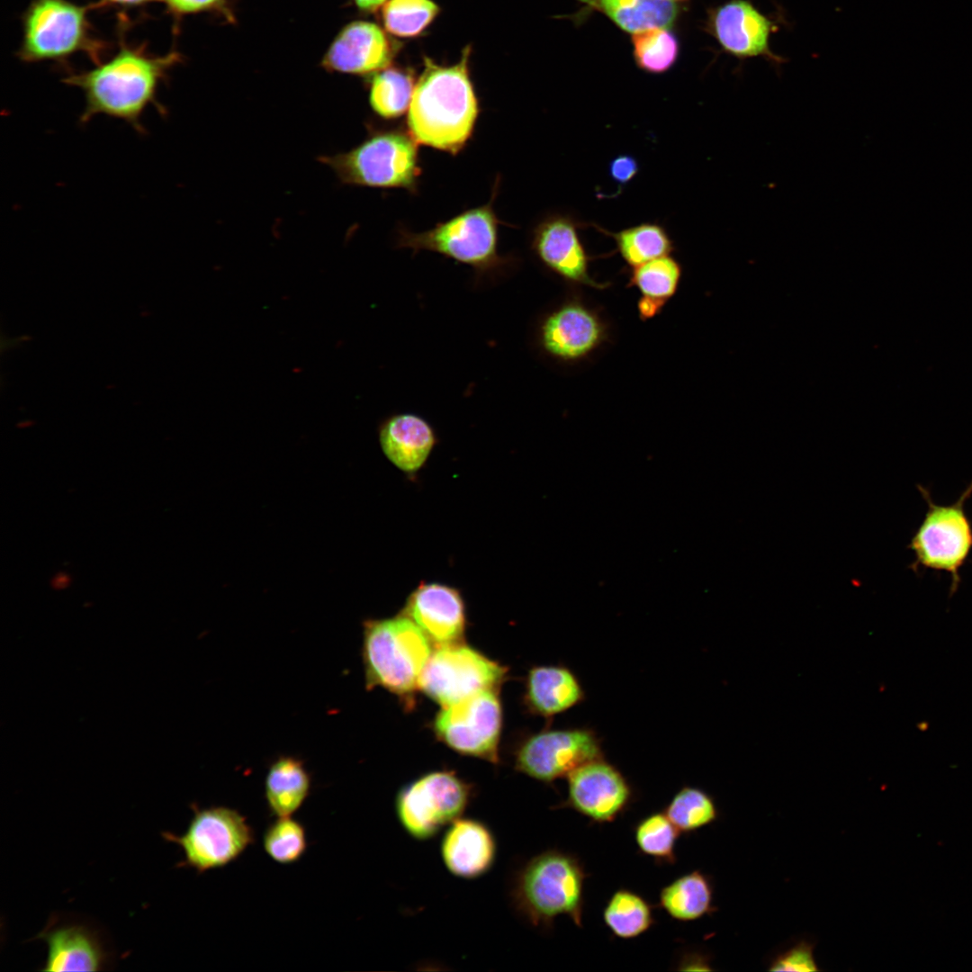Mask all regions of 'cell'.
I'll return each mask as SVG.
<instances>
[{"instance_id":"6da1fadb","label":"cell","mask_w":972,"mask_h":972,"mask_svg":"<svg viewBox=\"0 0 972 972\" xmlns=\"http://www.w3.org/2000/svg\"><path fill=\"white\" fill-rule=\"evenodd\" d=\"M120 36L119 48L112 57L91 69L72 71L63 81L79 88L84 94L80 123H87L96 115H106L144 133L141 118L149 106L161 114L166 113L157 95L172 67L179 62L180 54L171 51L162 56L153 55L145 44H130L122 39V34Z\"/></svg>"},{"instance_id":"7a4b0ae2","label":"cell","mask_w":972,"mask_h":972,"mask_svg":"<svg viewBox=\"0 0 972 972\" xmlns=\"http://www.w3.org/2000/svg\"><path fill=\"white\" fill-rule=\"evenodd\" d=\"M471 46L460 60L442 66L424 58L408 110V131L418 144L457 154L471 138L479 103L470 77Z\"/></svg>"},{"instance_id":"3957f363","label":"cell","mask_w":972,"mask_h":972,"mask_svg":"<svg viewBox=\"0 0 972 972\" xmlns=\"http://www.w3.org/2000/svg\"><path fill=\"white\" fill-rule=\"evenodd\" d=\"M589 875L575 855L547 850L518 872L511 890L518 912L532 925L548 929L559 915L582 927L584 883Z\"/></svg>"},{"instance_id":"277c9868","label":"cell","mask_w":972,"mask_h":972,"mask_svg":"<svg viewBox=\"0 0 972 972\" xmlns=\"http://www.w3.org/2000/svg\"><path fill=\"white\" fill-rule=\"evenodd\" d=\"M430 640L408 616L400 613L363 623L362 661L366 689L380 687L400 697L417 688L432 652Z\"/></svg>"},{"instance_id":"5b68a950","label":"cell","mask_w":972,"mask_h":972,"mask_svg":"<svg viewBox=\"0 0 972 972\" xmlns=\"http://www.w3.org/2000/svg\"><path fill=\"white\" fill-rule=\"evenodd\" d=\"M93 4L70 0H32L21 16L22 40L16 56L23 62L64 64L72 56L86 54L95 64L103 60L109 43L94 33L88 13Z\"/></svg>"},{"instance_id":"8992f818","label":"cell","mask_w":972,"mask_h":972,"mask_svg":"<svg viewBox=\"0 0 972 972\" xmlns=\"http://www.w3.org/2000/svg\"><path fill=\"white\" fill-rule=\"evenodd\" d=\"M418 145L408 130L373 126L353 148L318 159L344 184L416 192L421 173Z\"/></svg>"},{"instance_id":"52a82bcc","label":"cell","mask_w":972,"mask_h":972,"mask_svg":"<svg viewBox=\"0 0 972 972\" xmlns=\"http://www.w3.org/2000/svg\"><path fill=\"white\" fill-rule=\"evenodd\" d=\"M496 186L490 201L467 210L433 229L423 232L400 230L397 246L413 252L439 253L466 264L478 274H487L502 267L507 260L499 255V220L493 209Z\"/></svg>"},{"instance_id":"ba28073f","label":"cell","mask_w":972,"mask_h":972,"mask_svg":"<svg viewBox=\"0 0 972 972\" xmlns=\"http://www.w3.org/2000/svg\"><path fill=\"white\" fill-rule=\"evenodd\" d=\"M917 487L928 509L907 546L915 554L910 568L914 572L925 568L950 573L953 593L960 582L959 570L972 551V523L964 508L972 495V482L958 500L948 506L935 504L927 489Z\"/></svg>"},{"instance_id":"9c48e42d","label":"cell","mask_w":972,"mask_h":972,"mask_svg":"<svg viewBox=\"0 0 972 972\" xmlns=\"http://www.w3.org/2000/svg\"><path fill=\"white\" fill-rule=\"evenodd\" d=\"M191 808L194 814L183 834L162 832L165 840L183 850L179 867L194 868L199 874L221 868L255 842L253 828L237 809L224 806L200 808L196 804Z\"/></svg>"},{"instance_id":"30bf717a","label":"cell","mask_w":972,"mask_h":972,"mask_svg":"<svg viewBox=\"0 0 972 972\" xmlns=\"http://www.w3.org/2000/svg\"><path fill=\"white\" fill-rule=\"evenodd\" d=\"M471 795L470 785L454 771H431L398 792L397 817L410 836L427 840L460 817Z\"/></svg>"},{"instance_id":"8fae6325","label":"cell","mask_w":972,"mask_h":972,"mask_svg":"<svg viewBox=\"0 0 972 972\" xmlns=\"http://www.w3.org/2000/svg\"><path fill=\"white\" fill-rule=\"evenodd\" d=\"M507 669L476 649L460 643L432 652L418 680V688L441 706L476 692L497 689Z\"/></svg>"},{"instance_id":"7c38bea8","label":"cell","mask_w":972,"mask_h":972,"mask_svg":"<svg viewBox=\"0 0 972 972\" xmlns=\"http://www.w3.org/2000/svg\"><path fill=\"white\" fill-rule=\"evenodd\" d=\"M502 707L497 689L476 692L442 706L433 721L437 739L467 756L498 761Z\"/></svg>"},{"instance_id":"4fadbf2b","label":"cell","mask_w":972,"mask_h":972,"mask_svg":"<svg viewBox=\"0 0 972 972\" xmlns=\"http://www.w3.org/2000/svg\"><path fill=\"white\" fill-rule=\"evenodd\" d=\"M602 742L589 727L544 729L531 734L515 752L518 771L544 783L566 778L581 764L603 757Z\"/></svg>"},{"instance_id":"5bb4252c","label":"cell","mask_w":972,"mask_h":972,"mask_svg":"<svg viewBox=\"0 0 972 972\" xmlns=\"http://www.w3.org/2000/svg\"><path fill=\"white\" fill-rule=\"evenodd\" d=\"M566 778L567 797L557 807L573 809L593 823L615 821L634 799L628 779L604 756L581 764Z\"/></svg>"},{"instance_id":"9a60e30c","label":"cell","mask_w":972,"mask_h":972,"mask_svg":"<svg viewBox=\"0 0 972 972\" xmlns=\"http://www.w3.org/2000/svg\"><path fill=\"white\" fill-rule=\"evenodd\" d=\"M778 29L776 22L750 0H728L707 10L706 31L722 50L742 60L763 58L776 65L784 63L770 46Z\"/></svg>"},{"instance_id":"2e32d148","label":"cell","mask_w":972,"mask_h":972,"mask_svg":"<svg viewBox=\"0 0 972 972\" xmlns=\"http://www.w3.org/2000/svg\"><path fill=\"white\" fill-rule=\"evenodd\" d=\"M583 227H588V222L580 220L572 214L549 213L533 229L532 250L548 270L564 281L605 289L608 284L597 282L590 274L591 256L587 253L580 236Z\"/></svg>"},{"instance_id":"e0dca14e","label":"cell","mask_w":972,"mask_h":972,"mask_svg":"<svg viewBox=\"0 0 972 972\" xmlns=\"http://www.w3.org/2000/svg\"><path fill=\"white\" fill-rule=\"evenodd\" d=\"M607 338L608 328L598 311L576 299L550 312L540 328L542 348L562 362L587 358Z\"/></svg>"},{"instance_id":"ac0fdd59","label":"cell","mask_w":972,"mask_h":972,"mask_svg":"<svg viewBox=\"0 0 972 972\" xmlns=\"http://www.w3.org/2000/svg\"><path fill=\"white\" fill-rule=\"evenodd\" d=\"M400 613L437 646L460 643L464 634L465 605L454 587L437 582L421 583L410 594Z\"/></svg>"},{"instance_id":"d6986e66","label":"cell","mask_w":972,"mask_h":972,"mask_svg":"<svg viewBox=\"0 0 972 972\" xmlns=\"http://www.w3.org/2000/svg\"><path fill=\"white\" fill-rule=\"evenodd\" d=\"M37 939L48 946L42 971H100L110 953L99 932L78 922H51Z\"/></svg>"},{"instance_id":"ffe728a7","label":"cell","mask_w":972,"mask_h":972,"mask_svg":"<svg viewBox=\"0 0 972 972\" xmlns=\"http://www.w3.org/2000/svg\"><path fill=\"white\" fill-rule=\"evenodd\" d=\"M395 47L377 24L356 21L340 31L328 50L323 65L329 70L368 75L387 68Z\"/></svg>"},{"instance_id":"44dd1931","label":"cell","mask_w":972,"mask_h":972,"mask_svg":"<svg viewBox=\"0 0 972 972\" xmlns=\"http://www.w3.org/2000/svg\"><path fill=\"white\" fill-rule=\"evenodd\" d=\"M496 842L490 830L472 818H457L441 842V856L454 876L472 879L488 872L496 858Z\"/></svg>"},{"instance_id":"7402d4cb","label":"cell","mask_w":972,"mask_h":972,"mask_svg":"<svg viewBox=\"0 0 972 972\" xmlns=\"http://www.w3.org/2000/svg\"><path fill=\"white\" fill-rule=\"evenodd\" d=\"M585 698L580 679L563 664L534 666L527 672L524 703L533 715L552 719L581 704Z\"/></svg>"},{"instance_id":"603a6c76","label":"cell","mask_w":972,"mask_h":972,"mask_svg":"<svg viewBox=\"0 0 972 972\" xmlns=\"http://www.w3.org/2000/svg\"><path fill=\"white\" fill-rule=\"evenodd\" d=\"M379 441L392 464L412 473L425 464L436 438L425 419L415 414L403 413L389 418L381 425Z\"/></svg>"},{"instance_id":"cb8c5ba5","label":"cell","mask_w":972,"mask_h":972,"mask_svg":"<svg viewBox=\"0 0 972 972\" xmlns=\"http://www.w3.org/2000/svg\"><path fill=\"white\" fill-rule=\"evenodd\" d=\"M310 789L311 777L302 759L281 755L269 765L265 797L273 816H292L302 806Z\"/></svg>"},{"instance_id":"d4e9b609","label":"cell","mask_w":972,"mask_h":972,"mask_svg":"<svg viewBox=\"0 0 972 972\" xmlns=\"http://www.w3.org/2000/svg\"><path fill=\"white\" fill-rule=\"evenodd\" d=\"M606 15L619 29L632 34L675 24L682 5L670 0H578Z\"/></svg>"},{"instance_id":"484cf974","label":"cell","mask_w":972,"mask_h":972,"mask_svg":"<svg viewBox=\"0 0 972 972\" xmlns=\"http://www.w3.org/2000/svg\"><path fill=\"white\" fill-rule=\"evenodd\" d=\"M682 274L680 264L670 256L648 261L632 268L628 287L640 292L639 317L646 320L659 314L675 294Z\"/></svg>"},{"instance_id":"4316f807","label":"cell","mask_w":972,"mask_h":972,"mask_svg":"<svg viewBox=\"0 0 972 972\" xmlns=\"http://www.w3.org/2000/svg\"><path fill=\"white\" fill-rule=\"evenodd\" d=\"M659 906L672 919L691 922L716 911L712 878L700 870L686 873L662 888Z\"/></svg>"},{"instance_id":"83f0119b","label":"cell","mask_w":972,"mask_h":972,"mask_svg":"<svg viewBox=\"0 0 972 972\" xmlns=\"http://www.w3.org/2000/svg\"><path fill=\"white\" fill-rule=\"evenodd\" d=\"M590 225L615 241L617 252L631 268L670 256L675 250L667 229L659 222H643L615 232L597 224Z\"/></svg>"},{"instance_id":"f1b7e54d","label":"cell","mask_w":972,"mask_h":972,"mask_svg":"<svg viewBox=\"0 0 972 972\" xmlns=\"http://www.w3.org/2000/svg\"><path fill=\"white\" fill-rule=\"evenodd\" d=\"M416 82L414 74L402 68H385L374 75L369 86V104L382 119L400 117L410 107Z\"/></svg>"},{"instance_id":"f546056e","label":"cell","mask_w":972,"mask_h":972,"mask_svg":"<svg viewBox=\"0 0 972 972\" xmlns=\"http://www.w3.org/2000/svg\"><path fill=\"white\" fill-rule=\"evenodd\" d=\"M602 916L613 935L625 940L644 934L655 922L652 906L641 895L626 888L613 893Z\"/></svg>"},{"instance_id":"4dcf8cb0","label":"cell","mask_w":972,"mask_h":972,"mask_svg":"<svg viewBox=\"0 0 972 972\" xmlns=\"http://www.w3.org/2000/svg\"><path fill=\"white\" fill-rule=\"evenodd\" d=\"M663 812L680 832L690 833L714 822L719 811L714 797L705 790L682 787L670 800Z\"/></svg>"},{"instance_id":"1f68e13d","label":"cell","mask_w":972,"mask_h":972,"mask_svg":"<svg viewBox=\"0 0 972 972\" xmlns=\"http://www.w3.org/2000/svg\"><path fill=\"white\" fill-rule=\"evenodd\" d=\"M633 56L636 66L649 74H663L676 63L680 45L668 28H653L632 35Z\"/></svg>"},{"instance_id":"d6a6232c","label":"cell","mask_w":972,"mask_h":972,"mask_svg":"<svg viewBox=\"0 0 972 972\" xmlns=\"http://www.w3.org/2000/svg\"><path fill=\"white\" fill-rule=\"evenodd\" d=\"M680 831L664 812H654L639 820L634 827L635 843L641 853L657 864L676 862L675 846Z\"/></svg>"},{"instance_id":"836d02e7","label":"cell","mask_w":972,"mask_h":972,"mask_svg":"<svg viewBox=\"0 0 972 972\" xmlns=\"http://www.w3.org/2000/svg\"><path fill=\"white\" fill-rule=\"evenodd\" d=\"M438 13L432 0H388L382 5V19L392 35L412 38L421 34Z\"/></svg>"},{"instance_id":"e575fe53","label":"cell","mask_w":972,"mask_h":972,"mask_svg":"<svg viewBox=\"0 0 972 972\" xmlns=\"http://www.w3.org/2000/svg\"><path fill=\"white\" fill-rule=\"evenodd\" d=\"M263 848L274 862H298L308 849L304 825L292 816H281L269 824L263 834Z\"/></svg>"},{"instance_id":"d590c367","label":"cell","mask_w":972,"mask_h":972,"mask_svg":"<svg viewBox=\"0 0 972 972\" xmlns=\"http://www.w3.org/2000/svg\"><path fill=\"white\" fill-rule=\"evenodd\" d=\"M814 943L802 939L777 954L770 961V971H818L814 956Z\"/></svg>"},{"instance_id":"8d00e7d4","label":"cell","mask_w":972,"mask_h":972,"mask_svg":"<svg viewBox=\"0 0 972 972\" xmlns=\"http://www.w3.org/2000/svg\"><path fill=\"white\" fill-rule=\"evenodd\" d=\"M608 175L619 188H624L640 171L638 160L630 154H619L608 164Z\"/></svg>"},{"instance_id":"74e56055","label":"cell","mask_w":972,"mask_h":972,"mask_svg":"<svg viewBox=\"0 0 972 972\" xmlns=\"http://www.w3.org/2000/svg\"><path fill=\"white\" fill-rule=\"evenodd\" d=\"M168 14L174 17L201 12L217 10L223 6L224 0H163Z\"/></svg>"},{"instance_id":"f35d334b","label":"cell","mask_w":972,"mask_h":972,"mask_svg":"<svg viewBox=\"0 0 972 972\" xmlns=\"http://www.w3.org/2000/svg\"><path fill=\"white\" fill-rule=\"evenodd\" d=\"M156 2H163V0H99L92 4L94 9L104 7L136 8Z\"/></svg>"},{"instance_id":"ab89813d","label":"cell","mask_w":972,"mask_h":972,"mask_svg":"<svg viewBox=\"0 0 972 972\" xmlns=\"http://www.w3.org/2000/svg\"><path fill=\"white\" fill-rule=\"evenodd\" d=\"M71 581L70 576L66 572L57 573L51 580V585L56 590L67 588Z\"/></svg>"},{"instance_id":"60d3db41","label":"cell","mask_w":972,"mask_h":972,"mask_svg":"<svg viewBox=\"0 0 972 972\" xmlns=\"http://www.w3.org/2000/svg\"><path fill=\"white\" fill-rule=\"evenodd\" d=\"M356 5L364 11H374L383 5L386 0H355Z\"/></svg>"},{"instance_id":"b9f144b4","label":"cell","mask_w":972,"mask_h":972,"mask_svg":"<svg viewBox=\"0 0 972 972\" xmlns=\"http://www.w3.org/2000/svg\"><path fill=\"white\" fill-rule=\"evenodd\" d=\"M670 1H674V2H679V3H680V2H682V1H686V0H670Z\"/></svg>"}]
</instances>
